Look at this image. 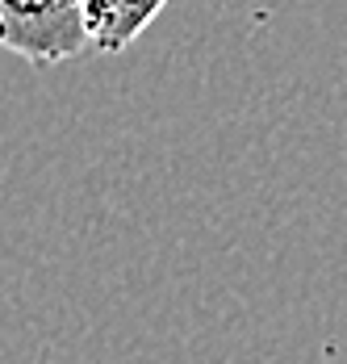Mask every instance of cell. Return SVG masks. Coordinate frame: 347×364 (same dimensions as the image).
Masks as SVG:
<instances>
[{"label":"cell","mask_w":347,"mask_h":364,"mask_svg":"<svg viewBox=\"0 0 347 364\" xmlns=\"http://www.w3.org/2000/svg\"><path fill=\"white\" fill-rule=\"evenodd\" d=\"M0 46L50 68L88 46V0H0Z\"/></svg>","instance_id":"cell-1"},{"label":"cell","mask_w":347,"mask_h":364,"mask_svg":"<svg viewBox=\"0 0 347 364\" xmlns=\"http://www.w3.org/2000/svg\"><path fill=\"white\" fill-rule=\"evenodd\" d=\"M168 0H88V42L97 50H126L164 13Z\"/></svg>","instance_id":"cell-2"}]
</instances>
